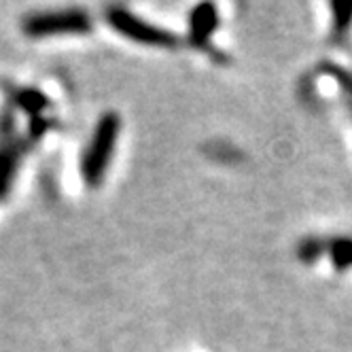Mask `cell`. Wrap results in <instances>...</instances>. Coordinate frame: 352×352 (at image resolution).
Returning a JSON list of instances; mask_svg holds the SVG:
<instances>
[{
    "instance_id": "1",
    "label": "cell",
    "mask_w": 352,
    "mask_h": 352,
    "mask_svg": "<svg viewBox=\"0 0 352 352\" xmlns=\"http://www.w3.org/2000/svg\"><path fill=\"white\" fill-rule=\"evenodd\" d=\"M119 128H121V121L115 113H107L100 117L98 128L91 136V142L85 148V155L81 160V174H83V181L89 187H98L104 181L107 168L111 164L115 142L119 136Z\"/></svg>"
},
{
    "instance_id": "2",
    "label": "cell",
    "mask_w": 352,
    "mask_h": 352,
    "mask_svg": "<svg viewBox=\"0 0 352 352\" xmlns=\"http://www.w3.org/2000/svg\"><path fill=\"white\" fill-rule=\"evenodd\" d=\"M21 28L32 38H45V36H54V34L87 32L91 28V19L87 13L79 11V9H66V11L28 15L23 19Z\"/></svg>"
},
{
    "instance_id": "3",
    "label": "cell",
    "mask_w": 352,
    "mask_h": 352,
    "mask_svg": "<svg viewBox=\"0 0 352 352\" xmlns=\"http://www.w3.org/2000/svg\"><path fill=\"white\" fill-rule=\"evenodd\" d=\"M26 148L28 142L17 134L13 113L5 111L0 115V199L9 193Z\"/></svg>"
},
{
    "instance_id": "4",
    "label": "cell",
    "mask_w": 352,
    "mask_h": 352,
    "mask_svg": "<svg viewBox=\"0 0 352 352\" xmlns=\"http://www.w3.org/2000/svg\"><path fill=\"white\" fill-rule=\"evenodd\" d=\"M107 19L111 26L123 34L128 36L136 43H142V45H155V47H172L179 43L174 32H168V30H162V28H155L151 26V23L134 17L130 11H125L121 7H109L107 9Z\"/></svg>"
},
{
    "instance_id": "5",
    "label": "cell",
    "mask_w": 352,
    "mask_h": 352,
    "mask_svg": "<svg viewBox=\"0 0 352 352\" xmlns=\"http://www.w3.org/2000/svg\"><path fill=\"white\" fill-rule=\"evenodd\" d=\"M217 26H219V13L214 5L195 7L191 13V43L195 47H206Z\"/></svg>"
},
{
    "instance_id": "6",
    "label": "cell",
    "mask_w": 352,
    "mask_h": 352,
    "mask_svg": "<svg viewBox=\"0 0 352 352\" xmlns=\"http://www.w3.org/2000/svg\"><path fill=\"white\" fill-rule=\"evenodd\" d=\"M331 13H333L331 41L342 43L348 36V30L352 26V0H333Z\"/></svg>"
},
{
    "instance_id": "7",
    "label": "cell",
    "mask_w": 352,
    "mask_h": 352,
    "mask_svg": "<svg viewBox=\"0 0 352 352\" xmlns=\"http://www.w3.org/2000/svg\"><path fill=\"white\" fill-rule=\"evenodd\" d=\"M327 255H329L333 267L338 272H346L352 267V238H331L329 248H327Z\"/></svg>"
},
{
    "instance_id": "8",
    "label": "cell",
    "mask_w": 352,
    "mask_h": 352,
    "mask_svg": "<svg viewBox=\"0 0 352 352\" xmlns=\"http://www.w3.org/2000/svg\"><path fill=\"white\" fill-rule=\"evenodd\" d=\"M320 70L329 74V77L338 83V87H340V91H342V96L346 100V107L352 113V72L348 68H344V66L333 64V62L320 64Z\"/></svg>"
},
{
    "instance_id": "9",
    "label": "cell",
    "mask_w": 352,
    "mask_h": 352,
    "mask_svg": "<svg viewBox=\"0 0 352 352\" xmlns=\"http://www.w3.org/2000/svg\"><path fill=\"white\" fill-rule=\"evenodd\" d=\"M329 248V240L312 236V238H304L297 244V257L301 263H316Z\"/></svg>"
},
{
    "instance_id": "10",
    "label": "cell",
    "mask_w": 352,
    "mask_h": 352,
    "mask_svg": "<svg viewBox=\"0 0 352 352\" xmlns=\"http://www.w3.org/2000/svg\"><path fill=\"white\" fill-rule=\"evenodd\" d=\"M17 104H19L23 111H28V113H32V115H38V113L47 107V98H45L43 94H38V91L26 89V91H19V94H17Z\"/></svg>"
}]
</instances>
